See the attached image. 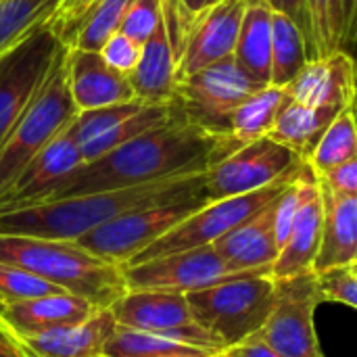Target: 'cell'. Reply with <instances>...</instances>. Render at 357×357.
I'll return each instance as SVG.
<instances>
[{"mask_svg": "<svg viewBox=\"0 0 357 357\" xmlns=\"http://www.w3.org/2000/svg\"><path fill=\"white\" fill-rule=\"evenodd\" d=\"M236 149L232 136L213 134L182 115L161 128L140 134L94 161L82 163L31 205L207 172L213 163Z\"/></svg>", "mask_w": 357, "mask_h": 357, "instance_id": "1", "label": "cell"}, {"mask_svg": "<svg viewBox=\"0 0 357 357\" xmlns=\"http://www.w3.org/2000/svg\"><path fill=\"white\" fill-rule=\"evenodd\" d=\"M205 197V172L157 182L36 203L0 213V234L77 241L94 228L136 209Z\"/></svg>", "mask_w": 357, "mask_h": 357, "instance_id": "2", "label": "cell"}, {"mask_svg": "<svg viewBox=\"0 0 357 357\" xmlns=\"http://www.w3.org/2000/svg\"><path fill=\"white\" fill-rule=\"evenodd\" d=\"M0 261L19 266L98 310H109L128 291L123 266L86 251L75 241L0 234Z\"/></svg>", "mask_w": 357, "mask_h": 357, "instance_id": "3", "label": "cell"}, {"mask_svg": "<svg viewBox=\"0 0 357 357\" xmlns=\"http://www.w3.org/2000/svg\"><path fill=\"white\" fill-rule=\"evenodd\" d=\"M67 52V46L59 48L42 86L0 146V199L10 190L27 163L79 113L69 86Z\"/></svg>", "mask_w": 357, "mask_h": 357, "instance_id": "4", "label": "cell"}, {"mask_svg": "<svg viewBox=\"0 0 357 357\" xmlns=\"http://www.w3.org/2000/svg\"><path fill=\"white\" fill-rule=\"evenodd\" d=\"M195 320L226 351L261 331L276 301L272 272L247 274L186 295Z\"/></svg>", "mask_w": 357, "mask_h": 357, "instance_id": "5", "label": "cell"}, {"mask_svg": "<svg viewBox=\"0 0 357 357\" xmlns=\"http://www.w3.org/2000/svg\"><path fill=\"white\" fill-rule=\"evenodd\" d=\"M297 178V176H295ZM280 180L276 184H270L266 188L238 195V197H228L220 201H209L203 207H199L195 213H190L186 220H182L176 228H172L165 236L155 241L151 247H146L140 255H136L130 264H140L157 257H165L172 253H182L199 247H207L218 243L222 236H226L230 230L253 218L257 211L268 207L270 203L276 201V197L295 180ZM126 264V266H130Z\"/></svg>", "mask_w": 357, "mask_h": 357, "instance_id": "6", "label": "cell"}, {"mask_svg": "<svg viewBox=\"0 0 357 357\" xmlns=\"http://www.w3.org/2000/svg\"><path fill=\"white\" fill-rule=\"evenodd\" d=\"M307 161L270 136L247 142L205 172L207 201L247 195L280 180L295 178Z\"/></svg>", "mask_w": 357, "mask_h": 357, "instance_id": "7", "label": "cell"}, {"mask_svg": "<svg viewBox=\"0 0 357 357\" xmlns=\"http://www.w3.org/2000/svg\"><path fill=\"white\" fill-rule=\"evenodd\" d=\"M257 90L259 86L245 75L234 56H228L178 79L174 100L188 121L230 136V115Z\"/></svg>", "mask_w": 357, "mask_h": 357, "instance_id": "8", "label": "cell"}, {"mask_svg": "<svg viewBox=\"0 0 357 357\" xmlns=\"http://www.w3.org/2000/svg\"><path fill=\"white\" fill-rule=\"evenodd\" d=\"M205 203H209L205 197H197L136 209L94 228L75 243L102 259L126 266Z\"/></svg>", "mask_w": 357, "mask_h": 357, "instance_id": "9", "label": "cell"}, {"mask_svg": "<svg viewBox=\"0 0 357 357\" xmlns=\"http://www.w3.org/2000/svg\"><path fill=\"white\" fill-rule=\"evenodd\" d=\"M316 272L276 278V301L270 318L255 335L284 357H324L316 333L320 305Z\"/></svg>", "mask_w": 357, "mask_h": 357, "instance_id": "10", "label": "cell"}, {"mask_svg": "<svg viewBox=\"0 0 357 357\" xmlns=\"http://www.w3.org/2000/svg\"><path fill=\"white\" fill-rule=\"evenodd\" d=\"M109 310L119 326L176 339L213 356L224 354L220 343L195 320L188 299L182 293L128 289Z\"/></svg>", "mask_w": 357, "mask_h": 357, "instance_id": "11", "label": "cell"}, {"mask_svg": "<svg viewBox=\"0 0 357 357\" xmlns=\"http://www.w3.org/2000/svg\"><path fill=\"white\" fill-rule=\"evenodd\" d=\"M264 272H236L230 268L213 245L172 253L165 257L123 266L126 287L134 291H167V293H195L220 282Z\"/></svg>", "mask_w": 357, "mask_h": 357, "instance_id": "12", "label": "cell"}, {"mask_svg": "<svg viewBox=\"0 0 357 357\" xmlns=\"http://www.w3.org/2000/svg\"><path fill=\"white\" fill-rule=\"evenodd\" d=\"M61 46L44 23L0 56V146L42 86Z\"/></svg>", "mask_w": 357, "mask_h": 357, "instance_id": "13", "label": "cell"}, {"mask_svg": "<svg viewBox=\"0 0 357 357\" xmlns=\"http://www.w3.org/2000/svg\"><path fill=\"white\" fill-rule=\"evenodd\" d=\"M247 4L249 0H220L192 17L176 65V82L234 54Z\"/></svg>", "mask_w": 357, "mask_h": 357, "instance_id": "14", "label": "cell"}, {"mask_svg": "<svg viewBox=\"0 0 357 357\" xmlns=\"http://www.w3.org/2000/svg\"><path fill=\"white\" fill-rule=\"evenodd\" d=\"M295 102L343 111L357 102V65L343 48L312 59L287 86Z\"/></svg>", "mask_w": 357, "mask_h": 357, "instance_id": "15", "label": "cell"}, {"mask_svg": "<svg viewBox=\"0 0 357 357\" xmlns=\"http://www.w3.org/2000/svg\"><path fill=\"white\" fill-rule=\"evenodd\" d=\"M301 180H303L301 205L295 224L291 228V234L272 266L274 278H289L303 272H312L318 259L320 241H322V218H324L322 188L318 176L312 172L310 165L303 169Z\"/></svg>", "mask_w": 357, "mask_h": 357, "instance_id": "16", "label": "cell"}, {"mask_svg": "<svg viewBox=\"0 0 357 357\" xmlns=\"http://www.w3.org/2000/svg\"><path fill=\"white\" fill-rule=\"evenodd\" d=\"M84 163V155L79 144L71 138L69 126L48 142L21 172L10 190L0 199V213L31 205L38 197H42L52 184L65 178L69 172Z\"/></svg>", "mask_w": 357, "mask_h": 357, "instance_id": "17", "label": "cell"}, {"mask_svg": "<svg viewBox=\"0 0 357 357\" xmlns=\"http://www.w3.org/2000/svg\"><path fill=\"white\" fill-rule=\"evenodd\" d=\"M98 307L71 293H52L8 305H0L2 324L21 341L50 331L75 326L88 320Z\"/></svg>", "mask_w": 357, "mask_h": 357, "instance_id": "18", "label": "cell"}, {"mask_svg": "<svg viewBox=\"0 0 357 357\" xmlns=\"http://www.w3.org/2000/svg\"><path fill=\"white\" fill-rule=\"evenodd\" d=\"M69 86L79 111L136 100V92L126 73L113 69L100 52L69 48Z\"/></svg>", "mask_w": 357, "mask_h": 357, "instance_id": "19", "label": "cell"}, {"mask_svg": "<svg viewBox=\"0 0 357 357\" xmlns=\"http://www.w3.org/2000/svg\"><path fill=\"white\" fill-rule=\"evenodd\" d=\"M213 249L236 272H272L280 253L274 234V203L213 243Z\"/></svg>", "mask_w": 357, "mask_h": 357, "instance_id": "20", "label": "cell"}, {"mask_svg": "<svg viewBox=\"0 0 357 357\" xmlns=\"http://www.w3.org/2000/svg\"><path fill=\"white\" fill-rule=\"evenodd\" d=\"M117 328V320L111 310H96L88 320L21 339V345L29 357H102L105 343Z\"/></svg>", "mask_w": 357, "mask_h": 357, "instance_id": "21", "label": "cell"}, {"mask_svg": "<svg viewBox=\"0 0 357 357\" xmlns=\"http://www.w3.org/2000/svg\"><path fill=\"white\" fill-rule=\"evenodd\" d=\"M322 241L314 272L349 266L357 259V197L337 195L322 184Z\"/></svg>", "mask_w": 357, "mask_h": 357, "instance_id": "22", "label": "cell"}, {"mask_svg": "<svg viewBox=\"0 0 357 357\" xmlns=\"http://www.w3.org/2000/svg\"><path fill=\"white\" fill-rule=\"evenodd\" d=\"M128 77L136 98L144 102H172L176 98V56L163 17L155 33L142 44L140 59Z\"/></svg>", "mask_w": 357, "mask_h": 357, "instance_id": "23", "label": "cell"}, {"mask_svg": "<svg viewBox=\"0 0 357 357\" xmlns=\"http://www.w3.org/2000/svg\"><path fill=\"white\" fill-rule=\"evenodd\" d=\"M272 15L268 2H249L234 46V61L259 88L272 82Z\"/></svg>", "mask_w": 357, "mask_h": 357, "instance_id": "24", "label": "cell"}, {"mask_svg": "<svg viewBox=\"0 0 357 357\" xmlns=\"http://www.w3.org/2000/svg\"><path fill=\"white\" fill-rule=\"evenodd\" d=\"M291 100L293 98L289 94V88L272 84L253 92L230 115V136L236 142V146L268 136Z\"/></svg>", "mask_w": 357, "mask_h": 357, "instance_id": "25", "label": "cell"}, {"mask_svg": "<svg viewBox=\"0 0 357 357\" xmlns=\"http://www.w3.org/2000/svg\"><path fill=\"white\" fill-rule=\"evenodd\" d=\"M341 111L335 109H322V107H310L291 100L289 107L280 113L276 126L268 134L276 142L293 149L299 153L305 161L312 155L314 146L331 126V121L339 115Z\"/></svg>", "mask_w": 357, "mask_h": 357, "instance_id": "26", "label": "cell"}, {"mask_svg": "<svg viewBox=\"0 0 357 357\" xmlns=\"http://www.w3.org/2000/svg\"><path fill=\"white\" fill-rule=\"evenodd\" d=\"M182 109L176 105V100L172 102H151L144 105L138 113H134L132 117L123 119L121 123H117L115 128H111L109 132L79 144L82 155H84V163L94 161L107 153H111L113 149L138 138L140 134H146L155 128H161L178 117H182Z\"/></svg>", "mask_w": 357, "mask_h": 357, "instance_id": "27", "label": "cell"}, {"mask_svg": "<svg viewBox=\"0 0 357 357\" xmlns=\"http://www.w3.org/2000/svg\"><path fill=\"white\" fill-rule=\"evenodd\" d=\"M301 31L310 61L341 50L347 42L343 0H303Z\"/></svg>", "mask_w": 357, "mask_h": 357, "instance_id": "28", "label": "cell"}, {"mask_svg": "<svg viewBox=\"0 0 357 357\" xmlns=\"http://www.w3.org/2000/svg\"><path fill=\"white\" fill-rule=\"evenodd\" d=\"M305 36L297 21L274 10L272 15V86L287 88L307 63Z\"/></svg>", "mask_w": 357, "mask_h": 357, "instance_id": "29", "label": "cell"}, {"mask_svg": "<svg viewBox=\"0 0 357 357\" xmlns=\"http://www.w3.org/2000/svg\"><path fill=\"white\" fill-rule=\"evenodd\" d=\"M351 159H357V102L343 109L331 121L307 157V165L316 176H320Z\"/></svg>", "mask_w": 357, "mask_h": 357, "instance_id": "30", "label": "cell"}, {"mask_svg": "<svg viewBox=\"0 0 357 357\" xmlns=\"http://www.w3.org/2000/svg\"><path fill=\"white\" fill-rule=\"evenodd\" d=\"M102 357H213V354L153 333L119 326L105 343Z\"/></svg>", "mask_w": 357, "mask_h": 357, "instance_id": "31", "label": "cell"}, {"mask_svg": "<svg viewBox=\"0 0 357 357\" xmlns=\"http://www.w3.org/2000/svg\"><path fill=\"white\" fill-rule=\"evenodd\" d=\"M59 0H0V56L44 25Z\"/></svg>", "mask_w": 357, "mask_h": 357, "instance_id": "32", "label": "cell"}, {"mask_svg": "<svg viewBox=\"0 0 357 357\" xmlns=\"http://www.w3.org/2000/svg\"><path fill=\"white\" fill-rule=\"evenodd\" d=\"M132 0H98L82 21L69 48L100 52L105 42L119 31Z\"/></svg>", "mask_w": 357, "mask_h": 357, "instance_id": "33", "label": "cell"}, {"mask_svg": "<svg viewBox=\"0 0 357 357\" xmlns=\"http://www.w3.org/2000/svg\"><path fill=\"white\" fill-rule=\"evenodd\" d=\"M144 105H151V102L136 98L130 102H117V105H107V107H98V109L79 111L75 115V119L69 123V134L77 144H84V142L109 132L111 128H115L123 119L132 117Z\"/></svg>", "mask_w": 357, "mask_h": 357, "instance_id": "34", "label": "cell"}, {"mask_svg": "<svg viewBox=\"0 0 357 357\" xmlns=\"http://www.w3.org/2000/svg\"><path fill=\"white\" fill-rule=\"evenodd\" d=\"M52 293H65V291H61L59 287L42 280L40 276L19 266L0 261V305H8V303L33 299V297H44Z\"/></svg>", "mask_w": 357, "mask_h": 357, "instance_id": "35", "label": "cell"}, {"mask_svg": "<svg viewBox=\"0 0 357 357\" xmlns=\"http://www.w3.org/2000/svg\"><path fill=\"white\" fill-rule=\"evenodd\" d=\"M163 17V0H132L121 21L119 31L138 44H144L157 29Z\"/></svg>", "mask_w": 357, "mask_h": 357, "instance_id": "36", "label": "cell"}, {"mask_svg": "<svg viewBox=\"0 0 357 357\" xmlns=\"http://www.w3.org/2000/svg\"><path fill=\"white\" fill-rule=\"evenodd\" d=\"M316 276L322 303H343L357 310V276L349 266L328 268L316 272Z\"/></svg>", "mask_w": 357, "mask_h": 357, "instance_id": "37", "label": "cell"}, {"mask_svg": "<svg viewBox=\"0 0 357 357\" xmlns=\"http://www.w3.org/2000/svg\"><path fill=\"white\" fill-rule=\"evenodd\" d=\"M98 0H59L56 8L52 10L50 19L46 21V27L61 40L63 46H71L73 38L82 25V21L86 19V15L90 13V8L96 4Z\"/></svg>", "mask_w": 357, "mask_h": 357, "instance_id": "38", "label": "cell"}, {"mask_svg": "<svg viewBox=\"0 0 357 357\" xmlns=\"http://www.w3.org/2000/svg\"><path fill=\"white\" fill-rule=\"evenodd\" d=\"M140 52H142V44H138L136 40L123 36L121 31L113 33L105 46L100 48V54L102 59L117 71L130 75V71L136 67L138 59H140Z\"/></svg>", "mask_w": 357, "mask_h": 357, "instance_id": "39", "label": "cell"}, {"mask_svg": "<svg viewBox=\"0 0 357 357\" xmlns=\"http://www.w3.org/2000/svg\"><path fill=\"white\" fill-rule=\"evenodd\" d=\"M318 180L331 192L357 197V159H351L326 174H320Z\"/></svg>", "mask_w": 357, "mask_h": 357, "instance_id": "40", "label": "cell"}, {"mask_svg": "<svg viewBox=\"0 0 357 357\" xmlns=\"http://www.w3.org/2000/svg\"><path fill=\"white\" fill-rule=\"evenodd\" d=\"M228 357H284L282 354H278L276 349H272L268 343H264L259 337H251L230 349L224 351Z\"/></svg>", "mask_w": 357, "mask_h": 357, "instance_id": "41", "label": "cell"}, {"mask_svg": "<svg viewBox=\"0 0 357 357\" xmlns=\"http://www.w3.org/2000/svg\"><path fill=\"white\" fill-rule=\"evenodd\" d=\"M0 357H29L21 341L0 320Z\"/></svg>", "mask_w": 357, "mask_h": 357, "instance_id": "42", "label": "cell"}, {"mask_svg": "<svg viewBox=\"0 0 357 357\" xmlns=\"http://www.w3.org/2000/svg\"><path fill=\"white\" fill-rule=\"evenodd\" d=\"M266 2L274 10H280V13L289 15L301 27V23H303V0H266Z\"/></svg>", "mask_w": 357, "mask_h": 357, "instance_id": "43", "label": "cell"}, {"mask_svg": "<svg viewBox=\"0 0 357 357\" xmlns=\"http://www.w3.org/2000/svg\"><path fill=\"white\" fill-rule=\"evenodd\" d=\"M343 13H345V25H347V40L351 38V31L357 21V0H343Z\"/></svg>", "mask_w": 357, "mask_h": 357, "instance_id": "44", "label": "cell"}, {"mask_svg": "<svg viewBox=\"0 0 357 357\" xmlns=\"http://www.w3.org/2000/svg\"><path fill=\"white\" fill-rule=\"evenodd\" d=\"M215 2H220V0H182V4L190 10V13H203L205 8H209L211 4H215Z\"/></svg>", "mask_w": 357, "mask_h": 357, "instance_id": "45", "label": "cell"}, {"mask_svg": "<svg viewBox=\"0 0 357 357\" xmlns=\"http://www.w3.org/2000/svg\"><path fill=\"white\" fill-rule=\"evenodd\" d=\"M349 268H351V272H354V274L357 276V259L354 261V264H349Z\"/></svg>", "mask_w": 357, "mask_h": 357, "instance_id": "46", "label": "cell"}, {"mask_svg": "<svg viewBox=\"0 0 357 357\" xmlns=\"http://www.w3.org/2000/svg\"><path fill=\"white\" fill-rule=\"evenodd\" d=\"M349 40H357V21H356V27H354V31H351V38Z\"/></svg>", "mask_w": 357, "mask_h": 357, "instance_id": "47", "label": "cell"}, {"mask_svg": "<svg viewBox=\"0 0 357 357\" xmlns=\"http://www.w3.org/2000/svg\"><path fill=\"white\" fill-rule=\"evenodd\" d=\"M213 357H228L226 354H218V356H213Z\"/></svg>", "mask_w": 357, "mask_h": 357, "instance_id": "48", "label": "cell"}]
</instances>
